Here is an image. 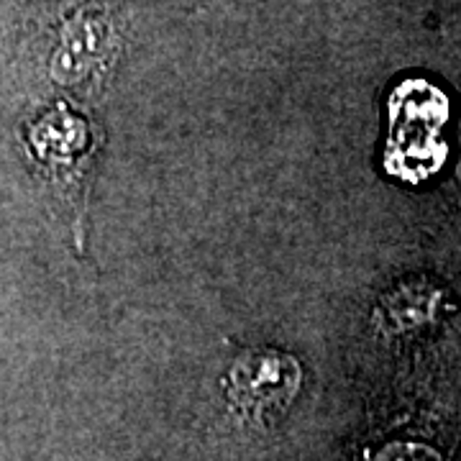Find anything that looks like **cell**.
<instances>
[{"mask_svg": "<svg viewBox=\"0 0 461 461\" xmlns=\"http://www.w3.org/2000/svg\"><path fill=\"white\" fill-rule=\"evenodd\" d=\"M33 147L39 149L44 162H50L59 172V180L77 190V198L85 203L87 169L93 167L90 162L95 154L90 121L59 108L39 123V129L33 131Z\"/></svg>", "mask_w": 461, "mask_h": 461, "instance_id": "cell-3", "label": "cell"}, {"mask_svg": "<svg viewBox=\"0 0 461 461\" xmlns=\"http://www.w3.org/2000/svg\"><path fill=\"white\" fill-rule=\"evenodd\" d=\"M303 382L295 357L280 348H251L230 364L226 393L233 412L251 426L277 423Z\"/></svg>", "mask_w": 461, "mask_h": 461, "instance_id": "cell-2", "label": "cell"}, {"mask_svg": "<svg viewBox=\"0 0 461 461\" xmlns=\"http://www.w3.org/2000/svg\"><path fill=\"white\" fill-rule=\"evenodd\" d=\"M387 115V172L411 185L433 177L446 162L444 129L448 123V98L429 80H405L393 90Z\"/></svg>", "mask_w": 461, "mask_h": 461, "instance_id": "cell-1", "label": "cell"}, {"mask_svg": "<svg viewBox=\"0 0 461 461\" xmlns=\"http://www.w3.org/2000/svg\"><path fill=\"white\" fill-rule=\"evenodd\" d=\"M115 50L111 21L93 11L72 16L62 29L59 47L51 57V77L62 85H80L103 72Z\"/></svg>", "mask_w": 461, "mask_h": 461, "instance_id": "cell-4", "label": "cell"}, {"mask_svg": "<svg viewBox=\"0 0 461 461\" xmlns=\"http://www.w3.org/2000/svg\"><path fill=\"white\" fill-rule=\"evenodd\" d=\"M444 290L429 280H412L395 287L377 308V326L384 333H412L438 321Z\"/></svg>", "mask_w": 461, "mask_h": 461, "instance_id": "cell-5", "label": "cell"}, {"mask_svg": "<svg viewBox=\"0 0 461 461\" xmlns=\"http://www.w3.org/2000/svg\"><path fill=\"white\" fill-rule=\"evenodd\" d=\"M377 461H441L438 454L420 444H393L379 451Z\"/></svg>", "mask_w": 461, "mask_h": 461, "instance_id": "cell-6", "label": "cell"}]
</instances>
